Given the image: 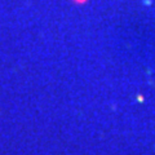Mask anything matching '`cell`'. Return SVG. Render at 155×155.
Listing matches in <instances>:
<instances>
[{
	"label": "cell",
	"instance_id": "obj_1",
	"mask_svg": "<svg viewBox=\"0 0 155 155\" xmlns=\"http://www.w3.org/2000/svg\"><path fill=\"white\" fill-rule=\"evenodd\" d=\"M75 3H79V4H83V3H85L87 0H74Z\"/></svg>",
	"mask_w": 155,
	"mask_h": 155
}]
</instances>
